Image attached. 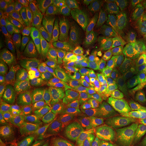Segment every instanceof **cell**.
I'll return each mask as SVG.
<instances>
[{
  "mask_svg": "<svg viewBox=\"0 0 146 146\" xmlns=\"http://www.w3.org/2000/svg\"><path fill=\"white\" fill-rule=\"evenodd\" d=\"M56 146H91V145H75V144H68V145H59Z\"/></svg>",
  "mask_w": 146,
  "mask_h": 146,
  "instance_id": "cell-33",
  "label": "cell"
},
{
  "mask_svg": "<svg viewBox=\"0 0 146 146\" xmlns=\"http://www.w3.org/2000/svg\"><path fill=\"white\" fill-rule=\"evenodd\" d=\"M146 35V19L131 10L122 16L113 31L114 39H134Z\"/></svg>",
  "mask_w": 146,
  "mask_h": 146,
  "instance_id": "cell-9",
  "label": "cell"
},
{
  "mask_svg": "<svg viewBox=\"0 0 146 146\" xmlns=\"http://www.w3.org/2000/svg\"><path fill=\"white\" fill-rule=\"evenodd\" d=\"M19 43L15 48L17 62L14 68L22 83L28 89L34 84L50 83L52 81L51 76L22 51Z\"/></svg>",
  "mask_w": 146,
  "mask_h": 146,
  "instance_id": "cell-6",
  "label": "cell"
},
{
  "mask_svg": "<svg viewBox=\"0 0 146 146\" xmlns=\"http://www.w3.org/2000/svg\"><path fill=\"white\" fill-rule=\"evenodd\" d=\"M20 43V40L10 37L3 44L0 49V59L1 65H10L14 67L17 62L16 54V46Z\"/></svg>",
  "mask_w": 146,
  "mask_h": 146,
  "instance_id": "cell-27",
  "label": "cell"
},
{
  "mask_svg": "<svg viewBox=\"0 0 146 146\" xmlns=\"http://www.w3.org/2000/svg\"><path fill=\"white\" fill-rule=\"evenodd\" d=\"M45 2L62 18L72 17L73 6L66 0H47Z\"/></svg>",
  "mask_w": 146,
  "mask_h": 146,
  "instance_id": "cell-28",
  "label": "cell"
},
{
  "mask_svg": "<svg viewBox=\"0 0 146 146\" xmlns=\"http://www.w3.org/2000/svg\"><path fill=\"white\" fill-rule=\"evenodd\" d=\"M5 81L13 92L14 96L29 98V89L22 83L14 67L10 65H1Z\"/></svg>",
  "mask_w": 146,
  "mask_h": 146,
  "instance_id": "cell-25",
  "label": "cell"
},
{
  "mask_svg": "<svg viewBox=\"0 0 146 146\" xmlns=\"http://www.w3.org/2000/svg\"><path fill=\"white\" fill-rule=\"evenodd\" d=\"M100 94L103 112V137L108 145H112L116 143L118 131L127 118L128 111L116 103V100L110 96L102 83L100 84Z\"/></svg>",
  "mask_w": 146,
  "mask_h": 146,
  "instance_id": "cell-5",
  "label": "cell"
},
{
  "mask_svg": "<svg viewBox=\"0 0 146 146\" xmlns=\"http://www.w3.org/2000/svg\"><path fill=\"white\" fill-rule=\"evenodd\" d=\"M34 3L33 1L24 0H1L0 1L1 24L9 29Z\"/></svg>",
  "mask_w": 146,
  "mask_h": 146,
  "instance_id": "cell-16",
  "label": "cell"
},
{
  "mask_svg": "<svg viewBox=\"0 0 146 146\" xmlns=\"http://www.w3.org/2000/svg\"><path fill=\"white\" fill-rule=\"evenodd\" d=\"M146 99V45L139 46L131 81L129 106L145 102Z\"/></svg>",
  "mask_w": 146,
  "mask_h": 146,
  "instance_id": "cell-7",
  "label": "cell"
},
{
  "mask_svg": "<svg viewBox=\"0 0 146 146\" xmlns=\"http://www.w3.org/2000/svg\"><path fill=\"white\" fill-rule=\"evenodd\" d=\"M98 76L104 87L113 99L123 106H129V99L126 97L121 82L106 63H104L102 66Z\"/></svg>",
  "mask_w": 146,
  "mask_h": 146,
  "instance_id": "cell-13",
  "label": "cell"
},
{
  "mask_svg": "<svg viewBox=\"0 0 146 146\" xmlns=\"http://www.w3.org/2000/svg\"><path fill=\"white\" fill-rule=\"evenodd\" d=\"M10 38V36L9 29L1 24L0 25V43L1 45L3 44L5 41H6Z\"/></svg>",
  "mask_w": 146,
  "mask_h": 146,
  "instance_id": "cell-31",
  "label": "cell"
},
{
  "mask_svg": "<svg viewBox=\"0 0 146 146\" xmlns=\"http://www.w3.org/2000/svg\"><path fill=\"white\" fill-rule=\"evenodd\" d=\"M50 31L54 44L66 65L76 66V60L74 57L67 39L64 18L62 17L57 18L51 27Z\"/></svg>",
  "mask_w": 146,
  "mask_h": 146,
  "instance_id": "cell-14",
  "label": "cell"
},
{
  "mask_svg": "<svg viewBox=\"0 0 146 146\" xmlns=\"http://www.w3.org/2000/svg\"><path fill=\"white\" fill-rule=\"evenodd\" d=\"M0 144L1 146H39L31 133L13 120L1 127Z\"/></svg>",
  "mask_w": 146,
  "mask_h": 146,
  "instance_id": "cell-11",
  "label": "cell"
},
{
  "mask_svg": "<svg viewBox=\"0 0 146 146\" xmlns=\"http://www.w3.org/2000/svg\"><path fill=\"white\" fill-rule=\"evenodd\" d=\"M96 133L81 98L76 97L58 129V136L71 144L91 145Z\"/></svg>",
  "mask_w": 146,
  "mask_h": 146,
  "instance_id": "cell-2",
  "label": "cell"
},
{
  "mask_svg": "<svg viewBox=\"0 0 146 146\" xmlns=\"http://www.w3.org/2000/svg\"><path fill=\"white\" fill-rule=\"evenodd\" d=\"M81 100L96 133L99 136H103V112L100 89L99 92L81 98Z\"/></svg>",
  "mask_w": 146,
  "mask_h": 146,
  "instance_id": "cell-19",
  "label": "cell"
},
{
  "mask_svg": "<svg viewBox=\"0 0 146 146\" xmlns=\"http://www.w3.org/2000/svg\"><path fill=\"white\" fill-rule=\"evenodd\" d=\"M91 4L95 21L108 35L114 31L122 16L133 10L132 0H96Z\"/></svg>",
  "mask_w": 146,
  "mask_h": 146,
  "instance_id": "cell-3",
  "label": "cell"
},
{
  "mask_svg": "<svg viewBox=\"0 0 146 146\" xmlns=\"http://www.w3.org/2000/svg\"><path fill=\"white\" fill-rule=\"evenodd\" d=\"M72 17L81 31L83 39H85L96 23L89 6L84 5L73 6Z\"/></svg>",
  "mask_w": 146,
  "mask_h": 146,
  "instance_id": "cell-22",
  "label": "cell"
},
{
  "mask_svg": "<svg viewBox=\"0 0 146 146\" xmlns=\"http://www.w3.org/2000/svg\"><path fill=\"white\" fill-rule=\"evenodd\" d=\"M144 131H143V146H146V122H143Z\"/></svg>",
  "mask_w": 146,
  "mask_h": 146,
  "instance_id": "cell-32",
  "label": "cell"
},
{
  "mask_svg": "<svg viewBox=\"0 0 146 146\" xmlns=\"http://www.w3.org/2000/svg\"><path fill=\"white\" fill-rule=\"evenodd\" d=\"M131 112L135 117L146 122V102L131 107Z\"/></svg>",
  "mask_w": 146,
  "mask_h": 146,
  "instance_id": "cell-29",
  "label": "cell"
},
{
  "mask_svg": "<svg viewBox=\"0 0 146 146\" xmlns=\"http://www.w3.org/2000/svg\"><path fill=\"white\" fill-rule=\"evenodd\" d=\"M133 10L146 19V0H133Z\"/></svg>",
  "mask_w": 146,
  "mask_h": 146,
  "instance_id": "cell-30",
  "label": "cell"
},
{
  "mask_svg": "<svg viewBox=\"0 0 146 146\" xmlns=\"http://www.w3.org/2000/svg\"><path fill=\"white\" fill-rule=\"evenodd\" d=\"M38 3L33 4L25 11L18 21L9 29L10 37L21 40L24 35L36 28V18Z\"/></svg>",
  "mask_w": 146,
  "mask_h": 146,
  "instance_id": "cell-20",
  "label": "cell"
},
{
  "mask_svg": "<svg viewBox=\"0 0 146 146\" xmlns=\"http://www.w3.org/2000/svg\"><path fill=\"white\" fill-rule=\"evenodd\" d=\"M13 107L18 119L29 131L36 133L39 130L38 117L30 98L14 96Z\"/></svg>",
  "mask_w": 146,
  "mask_h": 146,
  "instance_id": "cell-15",
  "label": "cell"
},
{
  "mask_svg": "<svg viewBox=\"0 0 146 146\" xmlns=\"http://www.w3.org/2000/svg\"><path fill=\"white\" fill-rule=\"evenodd\" d=\"M74 92L72 91L58 90L56 92L54 100L53 114L50 120V128L56 131L60 128L67 110L72 105Z\"/></svg>",
  "mask_w": 146,
  "mask_h": 146,
  "instance_id": "cell-17",
  "label": "cell"
},
{
  "mask_svg": "<svg viewBox=\"0 0 146 146\" xmlns=\"http://www.w3.org/2000/svg\"><path fill=\"white\" fill-rule=\"evenodd\" d=\"M29 98L38 119L42 125L51 120L54 107V89L50 83L34 84L30 89Z\"/></svg>",
  "mask_w": 146,
  "mask_h": 146,
  "instance_id": "cell-8",
  "label": "cell"
},
{
  "mask_svg": "<svg viewBox=\"0 0 146 146\" xmlns=\"http://www.w3.org/2000/svg\"><path fill=\"white\" fill-rule=\"evenodd\" d=\"M60 16L47 4L45 1H38L36 28L50 31L53 24Z\"/></svg>",
  "mask_w": 146,
  "mask_h": 146,
  "instance_id": "cell-26",
  "label": "cell"
},
{
  "mask_svg": "<svg viewBox=\"0 0 146 146\" xmlns=\"http://www.w3.org/2000/svg\"><path fill=\"white\" fill-rule=\"evenodd\" d=\"M100 84L98 74L87 68H78L76 89L80 98H83L99 92Z\"/></svg>",
  "mask_w": 146,
  "mask_h": 146,
  "instance_id": "cell-21",
  "label": "cell"
},
{
  "mask_svg": "<svg viewBox=\"0 0 146 146\" xmlns=\"http://www.w3.org/2000/svg\"><path fill=\"white\" fill-rule=\"evenodd\" d=\"M108 36L95 23L85 39H83L79 62L82 67L87 68L98 74L103 65L108 43Z\"/></svg>",
  "mask_w": 146,
  "mask_h": 146,
  "instance_id": "cell-4",
  "label": "cell"
},
{
  "mask_svg": "<svg viewBox=\"0 0 146 146\" xmlns=\"http://www.w3.org/2000/svg\"><path fill=\"white\" fill-rule=\"evenodd\" d=\"M19 46L30 59L44 69L52 78H54L60 70L59 66L50 56L30 45L25 40L23 39L20 40Z\"/></svg>",
  "mask_w": 146,
  "mask_h": 146,
  "instance_id": "cell-18",
  "label": "cell"
},
{
  "mask_svg": "<svg viewBox=\"0 0 146 146\" xmlns=\"http://www.w3.org/2000/svg\"><path fill=\"white\" fill-rule=\"evenodd\" d=\"M78 68L76 66H66L60 69L52 78L56 88L58 90H72L76 85Z\"/></svg>",
  "mask_w": 146,
  "mask_h": 146,
  "instance_id": "cell-23",
  "label": "cell"
},
{
  "mask_svg": "<svg viewBox=\"0 0 146 146\" xmlns=\"http://www.w3.org/2000/svg\"><path fill=\"white\" fill-rule=\"evenodd\" d=\"M65 23L66 33L67 39L70 45L74 57L76 60L80 58L81 54L82 44H83V36L72 17L64 18Z\"/></svg>",
  "mask_w": 146,
  "mask_h": 146,
  "instance_id": "cell-24",
  "label": "cell"
},
{
  "mask_svg": "<svg viewBox=\"0 0 146 146\" xmlns=\"http://www.w3.org/2000/svg\"><path fill=\"white\" fill-rule=\"evenodd\" d=\"M22 39L50 56L57 64L60 69L67 66L64 60L58 52L50 33L48 31L35 28L24 35L22 36Z\"/></svg>",
  "mask_w": 146,
  "mask_h": 146,
  "instance_id": "cell-10",
  "label": "cell"
},
{
  "mask_svg": "<svg viewBox=\"0 0 146 146\" xmlns=\"http://www.w3.org/2000/svg\"><path fill=\"white\" fill-rule=\"evenodd\" d=\"M139 48L135 39H114L109 41L106 52V62L121 82L126 97L129 100L131 81L134 61Z\"/></svg>",
  "mask_w": 146,
  "mask_h": 146,
  "instance_id": "cell-1",
  "label": "cell"
},
{
  "mask_svg": "<svg viewBox=\"0 0 146 146\" xmlns=\"http://www.w3.org/2000/svg\"><path fill=\"white\" fill-rule=\"evenodd\" d=\"M143 122L127 118L118 131L116 143L118 146H143Z\"/></svg>",
  "mask_w": 146,
  "mask_h": 146,
  "instance_id": "cell-12",
  "label": "cell"
}]
</instances>
